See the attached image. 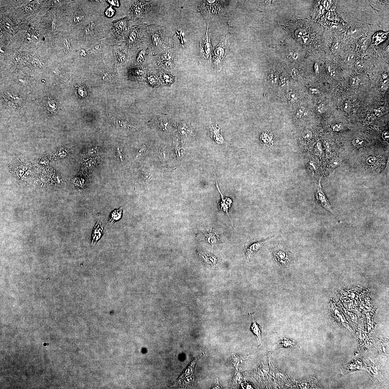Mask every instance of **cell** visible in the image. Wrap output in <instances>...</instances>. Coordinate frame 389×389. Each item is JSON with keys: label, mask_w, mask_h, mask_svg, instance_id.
Segmentation results:
<instances>
[{"label": "cell", "mask_w": 389, "mask_h": 389, "mask_svg": "<svg viewBox=\"0 0 389 389\" xmlns=\"http://www.w3.org/2000/svg\"><path fill=\"white\" fill-rule=\"evenodd\" d=\"M212 49L209 35L208 34V26L205 35L203 38L200 44V51L202 58H208Z\"/></svg>", "instance_id": "obj_9"}, {"label": "cell", "mask_w": 389, "mask_h": 389, "mask_svg": "<svg viewBox=\"0 0 389 389\" xmlns=\"http://www.w3.org/2000/svg\"><path fill=\"white\" fill-rule=\"evenodd\" d=\"M325 110V106L324 104L323 103H321L317 107V110L319 113H323Z\"/></svg>", "instance_id": "obj_44"}, {"label": "cell", "mask_w": 389, "mask_h": 389, "mask_svg": "<svg viewBox=\"0 0 389 389\" xmlns=\"http://www.w3.org/2000/svg\"><path fill=\"white\" fill-rule=\"evenodd\" d=\"M221 1H205L203 2L200 8L201 13L207 17L217 15L220 11Z\"/></svg>", "instance_id": "obj_7"}, {"label": "cell", "mask_w": 389, "mask_h": 389, "mask_svg": "<svg viewBox=\"0 0 389 389\" xmlns=\"http://www.w3.org/2000/svg\"><path fill=\"white\" fill-rule=\"evenodd\" d=\"M161 76L162 80L166 84H169L173 83L174 78L173 76L168 74L161 73Z\"/></svg>", "instance_id": "obj_26"}, {"label": "cell", "mask_w": 389, "mask_h": 389, "mask_svg": "<svg viewBox=\"0 0 389 389\" xmlns=\"http://www.w3.org/2000/svg\"><path fill=\"white\" fill-rule=\"evenodd\" d=\"M352 107L351 103L349 100L345 101L343 105V110L347 113H349L351 111Z\"/></svg>", "instance_id": "obj_31"}, {"label": "cell", "mask_w": 389, "mask_h": 389, "mask_svg": "<svg viewBox=\"0 0 389 389\" xmlns=\"http://www.w3.org/2000/svg\"><path fill=\"white\" fill-rule=\"evenodd\" d=\"M202 239L210 243L213 248L216 244L223 242L218 233L212 229L207 230L203 233Z\"/></svg>", "instance_id": "obj_12"}, {"label": "cell", "mask_w": 389, "mask_h": 389, "mask_svg": "<svg viewBox=\"0 0 389 389\" xmlns=\"http://www.w3.org/2000/svg\"><path fill=\"white\" fill-rule=\"evenodd\" d=\"M260 140L264 146L269 147L272 145V139L271 136L266 132L263 133L260 136Z\"/></svg>", "instance_id": "obj_21"}, {"label": "cell", "mask_w": 389, "mask_h": 389, "mask_svg": "<svg viewBox=\"0 0 389 389\" xmlns=\"http://www.w3.org/2000/svg\"><path fill=\"white\" fill-rule=\"evenodd\" d=\"M376 112H375V113H376V114L378 116H381V115H382V112H381V111H380V110H376Z\"/></svg>", "instance_id": "obj_50"}, {"label": "cell", "mask_w": 389, "mask_h": 389, "mask_svg": "<svg viewBox=\"0 0 389 389\" xmlns=\"http://www.w3.org/2000/svg\"><path fill=\"white\" fill-rule=\"evenodd\" d=\"M387 35L385 33L380 32L376 34L373 38V41L376 44H378L385 39Z\"/></svg>", "instance_id": "obj_23"}, {"label": "cell", "mask_w": 389, "mask_h": 389, "mask_svg": "<svg viewBox=\"0 0 389 389\" xmlns=\"http://www.w3.org/2000/svg\"><path fill=\"white\" fill-rule=\"evenodd\" d=\"M275 261L281 266H288L292 261V258L288 252L281 249H278L273 253Z\"/></svg>", "instance_id": "obj_10"}, {"label": "cell", "mask_w": 389, "mask_h": 389, "mask_svg": "<svg viewBox=\"0 0 389 389\" xmlns=\"http://www.w3.org/2000/svg\"><path fill=\"white\" fill-rule=\"evenodd\" d=\"M242 380V376H241L240 373H236L235 374L233 379V382L234 384H239Z\"/></svg>", "instance_id": "obj_37"}, {"label": "cell", "mask_w": 389, "mask_h": 389, "mask_svg": "<svg viewBox=\"0 0 389 389\" xmlns=\"http://www.w3.org/2000/svg\"><path fill=\"white\" fill-rule=\"evenodd\" d=\"M101 49H102V45H96L95 47H93L90 49V52L92 54H97L100 52Z\"/></svg>", "instance_id": "obj_34"}, {"label": "cell", "mask_w": 389, "mask_h": 389, "mask_svg": "<svg viewBox=\"0 0 389 389\" xmlns=\"http://www.w3.org/2000/svg\"><path fill=\"white\" fill-rule=\"evenodd\" d=\"M300 347L294 340L292 339L283 337L281 338L278 344V349L281 348H299Z\"/></svg>", "instance_id": "obj_15"}, {"label": "cell", "mask_w": 389, "mask_h": 389, "mask_svg": "<svg viewBox=\"0 0 389 389\" xmlns=\"http://www.w3.org/2000/svg\"><path fill=\"white\" fill-rule=\"evenodd\" d=\"M229 45V39L226 37L221 41L212 52L210 63L214 69L219 70L221 68L222 60L228 52Z\"/></svg>", "instance_id": "obj_2"}, {"label": "cell", "mask_w": 389, "mask_h": 389, "mask_svg": "<svg viewBox=\"0 0 389 389\" xmlns=\"http://www.w3.org/2000/svg\"><path fill=\"white\" fill-rule=\"evenodd\" d=\"M316 198L318 201L325 209L334 215L333 211L331 208L329 200L327 199L324 193L322 190L320 184V180L317 186V191L315 195Z\"/></svg>", "instance_id": "obj_11"}, {"label": "cell", "mask_w": 389, "mask_h": 389, "mask_svg": "<svg viewBox=\"0 0 389 389\" xmlns=\"http://www.w3.org/2000/svg\"><path fill=\"white\" fill-rule=\"evenodd\" d=\"M216 183H217V186L218 190H219V193H220L222 197V201L219 204V209L221 211L224 212L226 213L227 215H228V217L229 218L230 220L231 221L233 227L234 228V225H233L232 221H231V218L230 217L229 214H228V209L230 208L231 204H232V201L229 198H225V199H224L223 195L221 193L220 190H219V186H218L217 182H216Z\"/></svg>", "instance_id": "obj_14"}, {"label": "cell", "mask_w": 389, "mask_h": 389, "mask_svg": "<svg viewBox=\"0 0 389 389\" xmlns=\"http://www.w3.org/2000/svg\"><path fill=\"white\" fill-rule=\"evenodd\" d=\"M145 147L144 146H140V148L137 149V152H136V155L137 157H141L144 153L145 152Z\"/></svg>", "instance_id": "obj_39"}, {"label": "cell", "mask_w": 389, "mask_h": 389, "mask_svg": "<svg viewBox=\"0 0 389 389\" xmlns=\"http://www.w3.org/2000/svg\"><path fill=\"white\" fill-rule=\"evenodd\" d=\"M311 91L313 93H316L318 92V90L316 88H312L311 90Z\"/></svg>", "instance_id": "obj_51"}, {"label": "cell", "mask_w": 389, "mask_h": 389, "mask_svg": "<svg viewBox=\"0 0 389 389\" xmlns=\"http://www.w3.org/2000/svg\"><path fill=\"white\" fill-rule=\"evenodd\" d=\"M57 103L55 101H49L48 103V110L52 111L55 110L57 107Z\"/></svg>", "instance_id": "obj_38"}, {"label": "cell", "mask_w": 389, "mask_h": 389, "mask_svg": "<svg viewBox=\"0 0 389 389\" xmlns=\"http://www.w3.org/2000/svg\"><path fill=\"white\" fill-rule=\"evenodd\" d=\"M116 155H117V158L120 160L121 161H123L124 159V156L122 150L120 147V146H116Z\"/></svg>", "instance_id": "obj_30"}, {"label": "cell", "mask_w": 389, "mask_h": 389, "mask_svg": "<svg viewBox=\"0 0 389 389\" xmlns=\"http://www.w3.org/2000/svg\"><path fill=\"white\" fill-rule=\"evenodd\" d=\"M104 228L103 225L100 221L98 220L94 227L92 232L91 246L94 247L96 244L101 238L104 234Z\"/></svg>", "instance_id": "obj_13"}, {"label": "cell", "mask_w": 389, "mask_h": 389, "mask_svg": "<svg viewBox=\"0 0 389 389\" xmlns=\"http://www.w3.org/2000/svg\"><path fill=\"white\" fill-rule=\"evenodd\" d=\"M216 382V384H215V385H214V386H213V388L214 389L221 388V387H222L221 386H220V385H219V381H218V380H217V382Z\"/></svg>", "instance_id": "obj_49"}, {"label": "cell", "mask_w": 389, "mask_h": 389, "mask_svg": "<svg viewBox=\"0 0 389 389\" xmlns=\"http://www.w3.org/2000/svg\"><path fill=\"white\" fill-rule=\"evenodd\" d=\"M340 164H341V160L338 158L334 159L331 162V165L333 167H337L340 166Z\"/></svg>", "instance_id": "obj_40"}, {"label": "cell", "mask_w": 389, "mask_h": 389, "mask_svg": "<svg viewBox=\"0 0 389 389\" xmlns=\"http://www.w3.org/2000/svg\"><path fill=\"white\" fill-rule=\"evenodd\" d=\"M96 30V24L95 22L91 23L87 26L84 30V32L88 35H91L94 34Z\"/></svg>", "instance_id": "obj_24"}, {"label": "cell", "mask_w": 389, "mask_h": 389, "mask_svg": "<svg viewBox=\"0 0 389 389\" xmlns=\"http://www.w3.org/2000/svg\"><path fill=\"white\" fill-rule=\"evenodd\" d=\"M332 48L333 52L335 53L340 50V45L339 44L338 42H336L333 45Z\"/></svg>", "instance_id": "obj_45"}, {"label": "cell", "mask_w": 389, "mask_h": 389, "mask_svg": "<svg viewBox=\"0 0 389 389\" xmlns=\"http://www.w3.org/2000/svg\"><path fill=\"white\" fill-rule=\"evenodd\" d=\"M151 175H152L149 171H146V172H144L141 174L140 179L143 182H147L150 180Z\"/></svg>", "instance_id": "obj_29"}, {"label": "cell", "mask_w": 389, "mask_h": 389, "mask_svg": "<svg viewBox=\"0 0 389 389\" xmlns=\"http://www.w3.org/2000/svg\"><path fill=\"white\" fill-rule=\"evenodd\" d=\"M141 28L139 26H134L130 28L127 38V45L128 48H132L136 43L143 38Z\"/></svg>", "instance_id": "obj_8"}, {"label": "cell", "mask_w": 389, "mask_h": 389, "mask_svg": "<svg viewBox=\"0 0 389 389\" xmlns=\"http://www.w3.org/2000/svg\"><path fill=\"white\" fill-rule=\"evenodd\" d=\"M241 387L245 389H251L253 388V386L251 384L248 383H244L241 385Z\"/></svg>", "instance_id": "obj_47"}, {"label": "cell", "mask_w": 389, "mask_h": 389, "mask_svg": "<svg viewBox=\"0 0 389 389\" xmlns=\"http://www.w3.org/2000/svg\"><path fill=\"white\" fill-rule=\"evenodd\" d=\"M116 55L119 61L124 62L127 58L126 54L122 50L118 49L116 51Z\"/></svg>", "instance_id": "obj_27"}, {"label": "cell", "mask_w": 389, "mask_h": 389, "mask_svg": "<svg viewBox=\"0 0 389 389\" xmlns=\"http://www.w3.org/2000/svg\"><path fill=\"white\" fill-rule=\"evenodd\" d=\"M148 33L152 49L156 52H160L166 48L173 46V38L167 29L159 26L149 25Z\"/></svg>", "instance_id": "obj_1"}, {"label": "cell", "mask_w": 389, "mask_h": 389, "mask_svg": "<svg viewBox=\"0 0 389 389\" xmlns=\"http://www.w3.org/2000/svg\"><path fill=\"white\" fill-rule=\"evenodd\" d=\"M167 116H161L159 117V125L162 129L164 131L167 130L169 124L168 118Z\"/></svg>", "instance_id": "obj_22"}, {"label": "cell", "mask_w": 389, "mask_h": 389, "mask_svg": "<svg viewBox=\"0 0 389 389\" xmlns=\"http://www.w3.org/2000/svg\"><path fill=\"white\" fill-rule=\"evenodd\" d=\"M149 54V48L148 47L142 48L139 51L136 57V63L138 64H142L147 59Z\"/></svg>", "instance_id": "obj_20"}, {"label": "cell", "mask_w": 389, "mask_h": 389, "mask_svg": "<svg viewBox=\"0 0 389 389\" xmlns=\"http://www.w3.org/2000/svg\"><path fill=\"white\" fill-rule=\"evenodd\" d=\"M109 1V2L110 3H111L112 5L113 6H117L119 4L118 1Z\"/></svg>", "instance_id": "obj_48"}, {"label": "cell", "mask_w": 389, "mask_h": 389, "mask_svg": "<svg viewBox=\"0 0 389 389\" xmlns=\"http://www.w3.org/2000/svg\"><path fill=\"white\" fill-rule=\"evenodd\" d=\"M251 329L253 333L256 337L257 342L259 346H261L262 344V342L261 340V328L258 324L256 322L255 319L253 320V323L251 326Z\"/></svg>", "instance_id": "obj_19"}, {"label": "cell", "mask_w": 389, "mask_h": 389, "mask_svg": "<svg viewBox=\"0 0 389 389\" xmlns=\"http://www.w3.org/2000/svg\"><path fill=\"white\" fill-rule=\"evenodd\" d=\"M202 255L205 262L211 267H214L219 264V258L212 254L204 253Z\"/></svg>", "instance_id": "obj_17"}, {"label": "cell", "mask_w": 389, "mask_h": 389, "mask_svg": "<svg viewBox=\"0 0 389 389\" xmlns=\"http://www.w3.org/2000/svg\"><path fill=\"white\" fill-rule=\"evenodd\" d=\"M114 13V10L112 8L110 7L107 9L105 12V14L107 16L110 17L112 16Z\"/></svg>", "instance_id": "obj_41"}, {"label": "cell", "mask_w": 389, "mask_h": 389, "mask_svg": "<svg viewBox=\"0 0 389 389\" xmlns=\"http://www.w3.org/2000/svg\"><path fill=\"white\" fill-rule=\"evenodd\" d=\"M122 207L116 209L111 212L109 216L108 223L112 225L117 221L120 220L122 218Z\"/></svg>", "instance_id": "obj_18"}, {"label": "cell", "mask_w": 389, "mask_h": 389, "mask_svg": "<svg viewBox=\"0 0 389 389\" xmlns=\"http://www.w3.org/2000/svg\"><path fill=\"white\" fill-rule=\"evenodd\" d=\"M129 19L128 17L113 21L111 26L115 38L118 40H125L128 32Z\"/></svg>", "instance_id": "obj_4"}, {"label": "cell", "mask_w": 389, "mask_h": 389, "mask_svg": "<svg viewBox=\"0 0 389 389\" xmlns=\"http://www.w3.org/2000/svg\"><path fill=\"white\" fill-rule=\"evenodd\" d=\"M352 143L353 145L355 147L361 148L364 146L365 142L363 139L359 137H356L352 140Z\"/></svg>", "instance_id": "obj_28"}, {"label": "cell", "mask_w": 389, "mask_h": 389, "mask_svg": "<svg viewBox=\"0 0 389 389\" xmlns=\"http://www.w3.org/2000/svg\"><path fill=\"white\" fill-rule=\"evenodd\" d=\"M148 79L150 84L152 85H155L158 82V80H157V77L153 75H148Z\"/></svg>", "instance_id": "obj_35"}, {"label": "cell", "mask_w": 389, "mask_h": 389, "mask_svg": "<svg viewBox=\"0 0 389 389\" xmlns=\"http://www.w3.org/2000/svg\"><path fill=\"white\" fill-rule=\"evenodd\" d=\"M377 162V159L374 157L370 156L367 157L366 160V163L368 165L372 166L376 164Z\"/></svg>", "instance_id": "obj_36"}, {"label": "cell", "mask_w": 389, "mask_h": 389, "mask_svg": "<svg viewBox=\"0 0 389 389\" xmlns=\"http://www.w3.org/2000/svg\"><path fill=\"white\" fill-rule=\"evenodd\" d=\"M286 97L287 99L290 102L294 103L296 102L299 99V96L298 94L296 92L294 91H291L288 92L287 94Z\"/></svg>", "instance_id": "obj_25"}, {"label": "cell", "mask_w": 389, "mask_h": 389, "mask_svg": "<svg viewBox=\"0 0 389 389\" xmlns=\"http://www.w3.org/2000/svg\"><path fill=\"white\" fill-rule=\"evenodd\" d=\"M98 152V149L97 148H90L88 150V155L93 156L96 155Z\"/></svg>", "instance_id": "obj_42"}, {"label": "cell", "mask_w": 389, "mask_h": 389, "mask_svg": "<svg viewBox=\"0 0 389 389\" xmlns=\"http://www.w3.org/2000/svg\"><path fill=\"white\" fill-rule=\"evenodd\" d=\"M151 6L150 1H136L132 3L130 9L134 17L138 19H142Z\"/></svg>", "instance_id": "obj_6"}, {"label": "cell", "mask_w": 389, "mask_h": 389, "mask_svg": "<svg viewBox=\"0 0 389 389\" xmlns=\"http://www.w3.org/2000/svg\"><path fill=\"white\" fill-rule=\"evenodd\" d=\"M332 128L334 131H339L343 129L342 125L340 124H336L333 125Z\"/></svg>", "instance_id": "obj_43"}, {"label": "cell", "mask_w": 389, "mask_h": 389, "mask_svg": "<svg viewBox=\"0 0 389 389\" xmlns=\"http://www.w3.org/2000/svg\"><path fill=\"white\" fill-rule=\"evenodd\" d=\"M382 137L385 141H388L389 139V132L388 131H384L382 134Z\"/></svg>", "instance_id": "obj_46"}, {"label": "cell", "mask_w": 389, "mask_h": 389, "mask_svg": "<svg viewBox=\"0 0 389 389\" xmlns=\"http://www.w3.org/2000/svg\"><path fill=\"white\" fill-rule=\"evenodd\" d=\"M193 120H188L186 121L181 125L180 127V132L182 135H186L187 136H191L193 134V129L195 128L194 124L193 123Z\"/></svg>", "instance_id": "obj_16"}, {"label": "cell", "mask_w": 389, "mask_h": 389, "mask_svg": "<svg viewBox=\"0 0 389 389\" xmlns=\"http://www.w3.org/2000/svg\"><path fill=\"white\" fill-rule=\"evenodd\" d=\"M315 69L316 72H317V71H318V66L317 65H316L315 66Z\"/></svg>", "instance_id": "obj_52"}, {"label": "cell", "mask_w": 389, "mask_h": 389, "mask_svg": "<svg viewBox=\"0 0 389 389\" xmlns=\"http://www.w3.org/2000/svg\"><path fill=\"white\" fill-rule=\"evenodd\" d=\"M306 109L303 106H300L297 109L296 113V117L298 118H301L305 114Z\"/></svg>", "instance_id": "obj_32"}, {"label": "cell", "mask_w": 389, "mask_h": 389, "mask_svg": "<svg viewBox=\"0 0 389 389\" xmlns=\"http://www.w3.org/2000/svg\"><path fill=\"white\" fill-rule=\"evenodd\" d=\"M274 237H271L265 239H254L250 241H246L244 244L243 253L245 261L249 262L253 256L261 249L263 245L270 239Z\"/></svg>", "instance_id": "obj_3"}, {"label": "cell", "mask_w": 389, "mask_h": 389, "mask_svg": "<svg viewBox=\"0 0 389 389\" xmlns=\"http://www.w3.org/2000/svg\"><path fill=\"white\" fill-rule=\"evenodd\" d=\"M177 59L175 51L169 49L163 51L158 56L157 62L159 66L166 69H171L175 66Z\"/></svg>", "instance_id": "obj_5"}, {"label": "cell", "mask_w": 389, "mask_h": 389, "mask_svg": "<svg viewBox=\"0 0 389 389\" xmlns=\"http://www.w3.org/2000/svg\"><path fill=\"white\" fill-rule=\"evenodd\" d=\"M312 132L309 129L305 130L302 133V137L306 140H309L312 137Z\"/></svg>", "instance_id": "obj_33"}]
</instances>
